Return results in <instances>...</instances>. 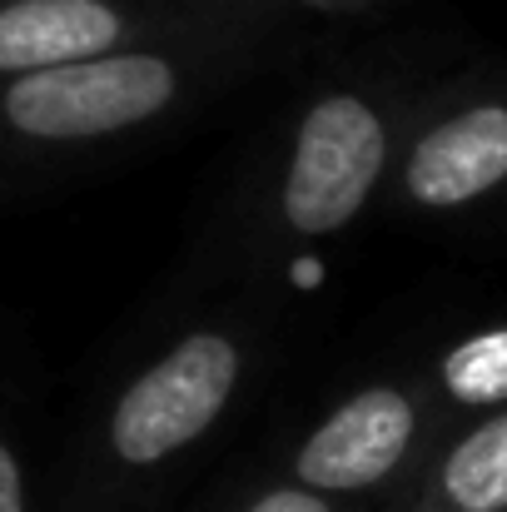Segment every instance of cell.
I'll return each mask as SVG.
<instances>
[{"instance_id":"6da1fadb","label":"cell","mask_w":507,"mask_h":512,"mask_svg":"<svg viewBox=\"0 0 507 512\" xmlns=\"http://www.w3.org/2000/svg\"><path fill=\"white\" fill-rule=\"evenodd\" d=\"M179 75L165 55L145 50H110L50 70H25L0 95V120L25 140L65 145V140H100L135 130L169 110Z\"/></svg>"},{"instance_id":"7a4b0ae2","label":"cell","mask_w":507,"mask_h":512,"mask_svg":"<svg viewBox=\"0 0 507 512\" xmlns=\"http://www.w3.org/2000/svg\"><path fill=\"white\" fill-rule=\"evenodd\" d=\"M244 353L229 334H189L150 363L110 413V453L130 468H155L214 428L239 388Z\"/></svg>"},{"instance_id":"3957f363","label":"cell","mask_w":507,"mask_h":512,"mask_svg":"<svg viewBox=\"0 0 507 512\" xmlns=\"http://www.w3.org/2000/svg\"><path fill=\"white\" fill-rule=\"evenodd\" d=\"M388 165V125L363 95H324L304 110L284 170V224L299 239H329L373 199Z\"/></svg>"},{"instance_id":"277c9868","label":"cell","mask_w":507,"mask_h":512,"mask_svg":"<svg viewBox=\"0 0 507 512\" xmlns=\"http://www.w3.org/2000/svg\"><path fill=\"white\" fill-rule=\"evenodd\" d=\"M413 438H418V403L393 383H373L343 398L304 438L294 478L314 493H363L403 468Z\"/></svg>"},{"instance_id":"5b68a950","label":"cell","mask_w":507,"mask_h":512,"mask_svg":"<svg viewBox=\"0 0 507 512\" xmlns=\"http://www.w3.org/2000/svg\"><path fill=\"white\" fill-rule=\"evenodd\" d=\"M507 184V105L483 100L433 125L403 165V189L423 209H458Z\"/></svg>"},{"instance_id":"8992f818","label":"cell","mask_w":507,"mask_h":512,"mask_svg":"<svg viewBox=\"0 0 507 512\" xmlns=\"http://www.w3.org/2000/svg\"><path fill=\"white\" fill-rule=\"evenodd\" d=\"M125 35L130 15L110 0H10L0 5V75L110 55Z\"/></svg>"},{"instance_id":"52a82bcc","label":"cell","mask_w":507,"mask_h":512,"mask_svg":"<svg viewBox=\"0 0 507 512\" xmlns=\"http://www.w3.org/2000/svg\"><path fill=\"white\" fill-rule=\"evenodd\" d=\"M423 512H507V408L443 453Z\"/></svg>"},{"instance_id":"ba28073f","label":"cell","mask_w":507,"mask_h":512,"mask_svg":"<svg viewBox=\"0 0 507 512\" xmlns=\"http://www.w3.org/2000/svg\"><path fill=\"white\" fill-rule=\"evenodd\" d=\"M438 378L463 408H507V324L458 339L443 353Z\"/></svg>"},{"instance_id":"9c48e42d","label":"cell","mask_w":507,"mask_h":512,"mask_svg":"<svg viewBox=\"0 0 507 512\" xmlns=\"http://www.w3.org/2000/svg\"><path fill=\"white\" fill-rule=\"evenodd\" d=\"M244 512H334V503H329V493H314V488L294 483V488H274V493L254 498Z\"/></svg>"},{"instance_id":"30bf717a","label":"cell","mask_w":507,"mask_h":512,"mask_svg":"<svg viewBox=\"0 0 507 512\" xmlns=\"http://www.w3.org/2000/svg\"><path fill=\"white\" fill-rule=\"evenodd\" d=\"M0 512H25V478H20V458L10 453V443L0 438Z\"/></svg>"},{"instance_id":"8fae6325","label":"cell","mask_w":507,"mask_h":512,"mask_svg":"<svg viewBox=\"0 0 507 512\" xmlns=\"http://www.w3.org/2000/svg\"><path fill=\"white\" fill-rule=\"evenodd\" d=\"M304 5H319V10H343V5H363V0H304Z\"/></svg>"}]
</instances>
